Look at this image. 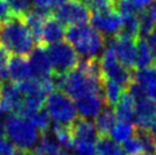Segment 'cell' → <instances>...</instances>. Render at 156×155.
Segmentation results:
<instances>
[{
	"instance_id": "6da1fadb",
	"label": "cell",
	"mask_w": 156,
	"mask_h": 155,
	"mask_svg": "<svg viewBox=\"0 0 156 155\" xmlns=\"http://www.w3.org/2000/svg\"><path fill=\"white\" fill-rule=\"evenodd\" d=\"M55 90L63 91L71 99H78L91 94H103V79L92 77L80 69H74L65 74H54Z\"/></svg>"
},
{
	"instance_id": "7a4b0ae2",
	"label": "cell",
	"mask_w": 156,
	"mask_h": 155,
	"mask_svg": "<svg viewBox=\"0 0 156 155\" xmlns=\"http://www.w3.org/2000/svg\"><path fill=\"white\" fill-rule=\"evenodd\" d=\"M35 40L23 18L10 17L0 22V46L14 56L30 55Z\"/></svg>"
},
{
	"instance_id": "3957f363",
	"label": "cell",
	"mask_w": 156,
	"mask_h": 155,
	"mask_svg": "<svg viewBox=\"0 0 156 155\" xmlns=\"http://www.w3.org/2000/svg\"><path fill=\"white\" fill-rule=\"evenodd\" d=\"M65 37L83 59L98 58L106 47V38L89 24L69 26Z\"/></svg>"
},
{
	"instance_id": "277c9868",
	"label": "cell",
	"mask_w": 156,
	"mask_h": 155,
	"mask_svg": "<svg viewBox=\"0 0 156 155\" xmlns=\"http://www.w3.org/2000/svg\"><path fill=\"white\" fill-rule=\"evenodd\" d=\"M5 129L7 140L20 153L31 154L41 139V132L26 117L20 114H9L5 119Z\"/></svg>"
},
{
	"instance_id": "5b68a950",
	"label": "cell",
	"mask_w": 156,
	"mask_h": 155,
	"mask_svg": "<svg viewBox=\"0 0 156 155\" xmlns=\"http://www.w3.org/2000/svg\"><path fill=\"white\" fill-rule=\"evenodd\" d=\"M46 111L55 124L71 127L78 120L75 102L63 91L52 90L46 99Z\"/></svg>"
},
{
	"instance_id": "8992f818",
	"label": "cell",
	"mask_w": 156,
	"mask_h": 155,
	"mask_svg": "<svg viewBox=\"0 0 156 155\" xmlns=\"http://www.w3.org/2000/svg\"><path fill=\"white\" fill-rule=\"evenodd\" d=\"M99 62L103 80L116 82L122 88H128L130 86L132 82V73L119 62L109 39H106V47L100 56Z\"/></svg>"
},
{
	"instance_id": "52a82bcc",
	"label": "cell",
	"mask_w": 156,
	"mask_h": 155,
	"mask_svg": "<svg viewBox=\"0 0 156 155\" xmlns=\"http://www.w3.org/2000/svg\"><path fill=\"white\" fill-rule=\"evenodd\" d=\"M46 49L54 70V74H65L76 69L80 58L75 49L67 41H59L47 46Z\"/></svg>"
},
{
	"instance_id": "ba28073f",
	"label": "cell",
	"mask_w": 156,
	"mask_h": 155,
	"mask_svg": "<svg viewBox=\"0 0 156 155\" xmlns=\"http://www.w3.org/2000/svg\"><path fill=\"white\" fill-rule=\"evenodd\" d=\"M63 24L69 26L83 25L90 21L91 15L86 5L74 0H67L56 10L55 14Z\"/></svg>"
},
{
	"instance_id": "9c48e42d",
	"label": "cell",
	"mask_w": 156,
	"mask_h": 155,
	"mask_svg": "<svg viewBox=\"0 0 156 155\" xmlns=\"http://www.w3.org/2000/svg\"><path fill=\"white\" fill-rule=\"evenodd\" d=\"M29 64H30L32 79L37 81H48L52 79L54 70L46 47L37 45L30 54Z\"/></svg>"
},
{
	"instance_id": "30bf717a",
	"label": "cell",
	"mask_w": 156,
	"mask_h": 155,
	"mask_svg": "<svg viewBox=\"0 0 156 155\" xmlns=\"http://www.w3.org/2000/svg\"><path fill=\"white\" fill-rule=\"evenodd\" d=\"M90 21L91 25L106 39L115 38L121 32L122 17L116 10H113L109 13L92 14Z\"/></svg>"
},
{
	"instance_id": "8fae6325",
	"label": "cell",
	"mask_w": 156,
	"mask_h": 155,
	"mask_svg": "<svg viewBox=\"0 0 156 155\" xmlns=\"http://www.w3.org/2000/svg\"><path fill=\"white\" fill-rule=\"evenodd\" d=\"M0 106L5 113H22L23 94L17 83L7 81L0 85Z\"/></svg>"
},
{
	"instance_id": "7c38bea8",
	"label": "cell",
	"mask_w": 156,
	"mask_h": 155,
	"mask_svg": "<svg viewBox=\"0 0 156 155\" xmlns=\"http://www.w3.org/2000/svg\"><path fill=\"white\" fill-rule=\"evenodd\" d=\"M137 40L124 38L121 35H116L115 38L109 39L119 62L129 70L134 67L137 56Z\"/></svg>"
},
{
	"instance_id": "4fadbf2b",
	"label": "cell",
	"mask_w": 156,
	"mask_h": 155,
	"mask_svg": "<svg viewBox=\"0 0 156 155\" xmlns=\"http://www.w3.org/2000/svg\"><path fill=\"white\" fill-rule=\"evenodd\" d=\"M105 105L106 103L103 94H91L75 102L78 114L87 120H91L92 117L96 119V116L99 114Z\"/></svg>"
},
{
	"instance_id": "5bb4252c",
	"label": "cell",
	"mask_w": 156,
	"mask_h": 155,
	"mask_svg": "<svg viewBox=\"0 0 156 155\" xmlns=\"http://www.w3.org/2000/svg\"><path fill=\"white\" fill-rule=\"evenodd\" d=\"M156 120V104L152 98L145 97L136 102L134 125L148 129Z\"/></svg>"
},
{
	"instance_id": "9a60e30c",
	"label": "cell",
	"mask_w": 156,
	"mask_h": 155,
	"mask_svg": "<svg viewBox=\"0 0 156 155\" xmlns=\"http://www.w3.org/2000/svg\"><path fill=\"white\" fill-rule=\"evenodd\" d=\"M66 35L64 24L56 16L50 15L46 20L41 32V41L39 46H50L59 41H63V38Z\"/></svg>"
},
{
	"instance_id": "2e32d148",
	"label": "cell",
	"mask_w": 156,
	"mask_h": 155,
	"mask_svg": "<svg viewBox=\"0 0 156 155\" xmlns=\"http://www.w3.org/2000/svg\"><path fill=\"white\" fill-rule=\"evenodd\" d=\"M71 132L74 142H92L96 144L99 139L98 131L95 123L91 120L78 117V120L71 125Z\"/></svg>"
},
{
	"instance_id": "e0dca14e",
	"label": "cell",
	"mask_w": 156,
	"mask_h": 155,
	"mask_svg": "<svg viewBox=\"0 0 156 155\" xmlns=\"http://www.w3.org/2000/svg\"><path fill=\"white\" fill-rule=\"evenodd\" d=\"M9 79L15 83H22L32 79L29 59L25 56H13L9 60Z\"/></svg>"
},
{
	"instance_id": "ac0fdd59",
	"label": "cell",
	"mask_w": 156,
	"mask_h": 155,
	"mask_svg": "<svg viewBox=\"0 0 156 155\" xmlns=\"http://www.w3.org/2000/svg\"><path fill=\"white\" fill-rule=\"evenodd\" d=\"M50 15H52V14L49 13V12L35 8L32 9V12L30 14H27L25 17L23 18L24 22H25L26 26L30 29L35 42L38 43V45H40V41H41V32H42V27H44V22H46V20Z\"/></svg>"
},
{
	"instance_id": "d6986e66",
	"label": "cell",
	"mask_w": 156,
	"mask_h": 155,
	"mask_svg": "<svg viewBox=\"0 0 156 155\" xmlns=\"http://www.w3.org/2000/svg\"><path fill=\"white\" fill-rule=\"evenodd\" d=\"M134 111H136V99L128 91H124L115 105L116 117L121 122L134 124Z\"/></svg>"
},
{
	"instance_id": "ffe728a7",
	"label": "cell",
	"mask_w": 156,
	"mask_h": 155,
	"mask_svg": "<svg viewBox=\"0 0 156 155\" xmlns=\"http://www.w3.org/2000/svg\"><path fill=\"white\" fill-rule=\"evenodd\" d=\"M132 81L141 87L151 98L156 91V67L149 66L146 69L136 70L132 73Z\"/></svg>"
},
{
	"instance_id": "44dd1931",
	"label": "cell",
	"mask_w": 156,
	"mask_h": 155,
	"mask_svg": "<svg viewBox=\"0 0 156 155\" xmlns=\"http://www.w3.org/2000/svg\"><path fill=\"white\" fill-rule=\"evenodd\" d=\"M115 124H116L115 110L112 106L105 105L104 108L95 119V125L99 137H107Z\"/></svg>"
},
{
	"instance_id": "7402d4cb",
	"label": "cell",
	"mask_w": 156,
	"mask_h": 155,
	"mask_svg": "<svg viewBox=\"0 0 156 155\" xmlns=\"http://www.w3.org/2000/svg\"><path fill=\"white\" fill-rule=\"evenodd\" d=\"M154 60L155 59H154L151 48L148 46L147 40L139 38L137 40V56H136L134 69L141 70L149 67V66H153Z\"/></svg>"
},
{
	"instance_id": "603a6c76",
	"label": "cell",
	"mask_w": 156,
	"mask_h": 155,
	"mask_svg": "<svg viewBox=\"0 0 156 155\" xmlns=\"http://www.w3.org/2000/svg\"><path fill=\"white\" fill-rule=\"evenodd\" d=\"M139 14H123L122 17V29L120 34L121 37L129 39H139Z\"/></svg>"
},
{
	"instance_id": "cb8c5ba5",
	"label": "cell",
	"mask_w": 156,
	"mask_h": 155,
	"mask_svg": "<svg viewBox=\"0 0 156 155\" xmlns=\"http://www.w3.org/2000/svg\"><path fill=\"white\" fill-rule=\"evenodd\" d=\"M134 131H136V125L134 124L119 121V122H116V124L113 127L109 136H111V139H113L116 144H121V142L123 144L129 138L133 136Z\"/></svg>"
},
{
	"instance_id": "d4e9b609",
	"label": "cell",
	"mask_w": 156,
	"mask_h": 155,
	"mask_svg": "<svg viewBox=\"0 0 156 155\" xmlns=\"http://www.w3.org/2000/svg\"><path fill=\"white\" fill-rule=\"evenodd\" d=\"M97 155H126L119 144L107 137H99L96 142Z\"/></svg>"
},
{
	"instance_id": "484cf974",
	"label": "cell",
	"mask_w": 156,
	"mask_h": 155,
	"mask_svg": "<svg viewBox=\"0 0 156 155\" xmlns=\"http://www.w3.org/2000/svg\"><path fill=\"white\" fill-rule=\"evenodd\" d=\"M122 95H123V88L120 85L109 80H103V96L106 105L108 106L116 105Z\"/></svg>"
},
{
	"instance_id": "4316f807",
	"label": "cell",
	"mask_w": 156,
	"mask_h": 155,
	"mask_svg": "<svg viewBox=\"0 0 156 155\" xmlns=\"http://www.w3.org/2000/svg\"><path fill=\"white\" fill-rule=\"evenodd\" d=\"M26 119L30 121L31 123L34 125L35 128L39 130L42 135L48 132V131L50 130V127H51V119H50L48 112L46 111V108H41L38 112H35V113H33V114L29 115Z\"/></svg>"
},
{
	"instance_id": "83f0119b",
	"label": "cell",
	"mask_w": 156,
	"mask_h": 155,
	"mask_svg": "<svg viewBox=\"0 0 156 155\" xmlns=\"http://www.w3.org/2000/svg\"><path fill=\"white\" fill-rule=\"evenodd\" d=\"M7 2L13 17L24 18L32 12V0H7Z\"/></svg>"
},
{
	"instance_id": "f1b7e54d",
	"label": "cell",
	"mask_w": 156,
	"mask_h": 155,
	"mask_svg": "<svg viewBox=\"0 0 156 155\" xmlns=\"http://www.w3.org/2000/svg\"><path fill=\"white\" fill-rule=\"evenodd\" d=\"M134 136L138 138L140 142L143 144L144 150L146 152V154L149 155H156V142L151 135L149 130L145 128H139L136 127Z\"/></svg>"
},
{
	"instance_id": "f546056e",
	"label": "cell",
	"mask_w": 156,
	"mask_h": 155,
	"mask_svg": "<svg viewBox=\"0 0 156 155\" xmlns=\"http://www.w3.org/2000/svg\"><path fill=\"white\" fill-rule=\"evenodd\" d=\"M84 5L92 14L109 13L115 10V0H86Z\"/></svg>"
},
{
	"instance_id": "4dcf8cb0",
	"label": "cell",
	"mask_w": 156,
	"mask_h": 155,
	"mask_svg": "<svg viewBox=\"0 0 156 155\" xmlns=\"http://www.w3.org/2000/svg\"><path fill=\"white\" fill-rule=\"evenodd\" d=\"M9 60H10V54L2 46H0V85L8 81Z\"/></svg>"
},
{
	"instance_id": "1f68e13d",
	"label": "cell",
	"mask_w": 156,
	"mask_h": 155,
	"mask_svg": "<svg viewBox=\"0 0 156 155\" xmlns=\"http://www.w3.org/2000/svg\"><path fill=\"white\" fill-rule=\"evenodd\" d=\"M122 148L126 152V155H141L143 152H145L143 144L136 136H132L126 142H123Z\"/></svg>"
},
{
	"instance_id": "d6a6232c",
	"label": "cell",
	"mask_w": 156,
	"mask_h": 155,
	"mask_svg": "<svg viewBox=\"0 0 156 155\" xmlns=\"http://www.w3.org/2000/svg\"><path fill=\"white\" fill-rule=\"evenodd\" d=\"M67 0H32L33 6L38 9H42L46 12L51 13L54 9H58L63 4H65Z\"/></svg>"
},
{
	"instance_id": "836d02e7",
	"label": "cell",
	"mask_w": 156,
	"mask_h": 155,
	"mask_svg": "<svg viewBox=\"0 0 156 155\" xmlns=\"http://www.w3.org/2000/svg\"><path fill=\"white\" fill-rule=\"evenodd\" d=\"M73 155H97L96 145L92 142H74Z\"/></svg>"
},
{
	"instance_id": "e575fe53",
	"label": "cell",
	"mask_w": 156,
	"mask_h": 155,
	"mask_svg": "<svg viewBox=\"0 0 156 155\" xmlns=\"http://www.w3.org/2000/svg\"><path fill=\"white\" fill-rule=\"evenodd\" d=\"M0 155H17V153L13 144L4 139L0 142Z\"/></svg>"
},
{
	"instance_id": "d590c367",
	"label": "cell",
	"mask_w": 156,
	"mask_h": 155,
	"mask_svg": "<svg viewBox=\"0 0 156 155\" xmlns=\"http://www.w3.org/2000/svg\"><path fill=\"white\" fill-rule=\"evenodd\" d=\"M10 17H13V16H12L10 10H9L7 0H0V22L7 21Z\"/></svg>"
},
{
	"instance_id": "8d00e7d4",
	"label": "cell",
	"mask_w": 156,
	"mask_h": 155,
	"mask_svg": "<svg viewBox=\"0 0 156 155\" xmlns=\"http://www.w3.org/2000/svg\"><path fill=\"white\" fill-rule=\"evenodd\" d=\"M147 43L151 48V50H152L154 59L156 60V29L147 37Z\"/></svg>"
},
{
	"instance_id": "74e56055",
	"label": "cell",
	"mask_w": 156,
	"mask_h": 155,
	"mask_svg": "<svg viewBox=\"0 0 156 155\" xmlns=\"http://www.w3.org/2000/svg\"><path fill=\"white\" fill-rule=\"evenodd\" d=\"M146 12H147L148 16L151 17V20L153 21V23H154V25L156 27V1L146 9Z\"/></svg>"
},
{
	"instance_id": "f35d334b",
	"label": "cell",
	"mask_w": 156,
	"mask_h": 155,
	"mask_svg": "<svg viewBox=\"0 0 156 155\" xmlns=\"http://www.w3.org/2000/svg\"><path fill=\"white\" fill-rule=\"evenodd\" d=\"M6 136V129H5V121H0V142L4 140Z\"/></svg>"
},
{
	"instance_id": "ab89813d",
	"label": "cell",
	"mask_w": 156,
	"mask_h": 155,
	"mask_svg": "<svg viewBox=\"0 0 156 155\" xmlns=\"http://www.w3.org/2000/svg\"><path fill=\"white\" fill-rule=\"evenodd\" d=\"M148 130H149V132H151V135L153 136V138L155 139L156 142V120L153 122L152 124H151V127L148 128Z\"/></svg>"
},
{
	"instance_id": "60d3db41",
	"label": "cell",
	"mask_w": 156,
	"mask_h": 155,
	"mask_svg": "<svg viewBox=\"0 0 156 155\" xmlns=\"http://www.w3.org/2000/svg\"><path fill=\"white\" fill-rule=\"evenodd\" d=\"M5 112H4V110L1 108V106H0V121H2V116H4Z\"/></svg>"
},
{
	"instance_id": "b9f144b4",
	"label": "cell",
	"mask_w": 156,
	"mask_h": 155,
	"mask_svg": "<svg viewBox=\"0 0 156 155\" xmlns=\"http://www.w3.org/2000/svg\"><path fill=\"white\" fill-rule=\"evenodd\" d=\"M151 98H152L153 100H154V102H155V104H156V91H155V92H154V94H153V95H152V97H151Z\"/></svg>"
},
{
	"instance_id": "7bdbcfd3",
	"label": "cell",
	"mask_w": 156,
	"mask_h": 155,
	"mask_svg": "<svg viewBox=\"0 0 156 155\" xmlns=\"http://www.w3.org/2000/svg\"><path fill=\"white\" fill-rule=\"evenodd\" d=\"M74 1H79V2H81V1H86V0H74Z\"/></svg>"
},
{
	"instance_id": "ee69618b",
	"label": "cell",
	"mask_w": 156,
	"mask_h": 155,
	"mask_svg": "<svg viewBox=\"0 0 156 155\" xmlns=\"http://www.w3.org/2000/svg\"><path fill=\"white\" fill-rule=\"evenodd\" d=\"M17 155H29V154H24V153H20V154H17Z\"/></svg>"
},
{
	"instance_id": "f6af8a7d",
	"label": "cell",
	"mask_w": 156,
	"mask_h": 155,
	"mask_svg": "<svg viewBox=\"0 0 156 155\" xmlns=\"http://www.w3.org/2000/svg\"><path fill=\"white\" fill-rule=\"evenodd\" d=\"M141 155H149V154H146V153H144V154H141Z\"/></svg>"
}]
</instances>
